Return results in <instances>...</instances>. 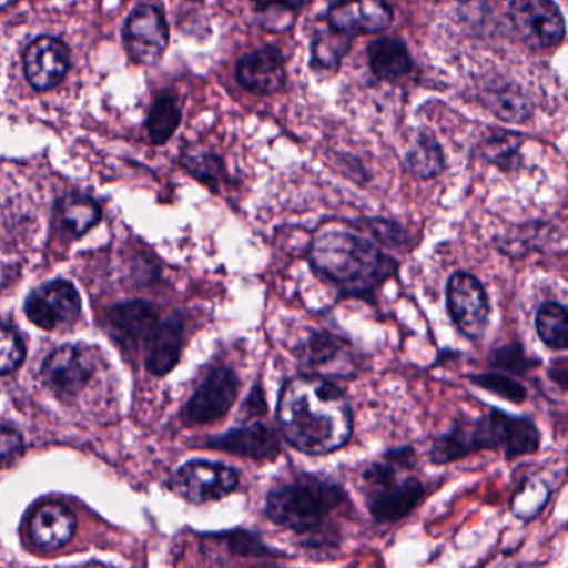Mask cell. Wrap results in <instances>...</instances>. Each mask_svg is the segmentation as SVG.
Masks as SVG:
<instances>
[{"label": "cell", "mask_w": 568, "mask_h": 568, "mask_svg": "<svg viewBox=\"0 0 568 568\" xmlns=\"http://www.w3.org/2000/svg\"><path fill=\"white\" fill-rule=\"evenodd\" d=\"M277 424L295 450L307 455H328L351 442L354 414L344 390L335 382L302 374L282 387Z\"/></svg>", "instance_id": "cell-1"}, {"label": "cell", "mask_w": 568, "mask_h": 568, "mask_svg": "<svg viewBox=\"0 0 568 568\" xmlns=\"http://www.w3.org/2000/svg\"><path fill=\"white\" fill-rule=\"evenodd\" d=\"M308 264L342 297L355 298L372 297L398 268L397 261L371 239L344 229L318 232L308 247Z\"/></svg>", "instance_id": "cell-2"}, {"label": "cell", "mask_w": 568, "mask_h": 568, "mask_svg": "<svg viewBox=\"0 0 568 568\" xmlns=\"http://www.w3.org/2000/svg\"><path fill=\"white\" fill-rule=\"evenodd\" d=\"M351 505L344 485L317 474H298L274 485L265 498L272 524L301 535L308 547L331 544L328 524Z\"/></svg>", "instance_id": "cell-3"}, {"label": "cell", "mask_w": 568, "mask_h": 568, "mask_svg": "<svg viewBox=\"0 0 568 568\" xmlns=\"http://www.w3.org/2000/svg\"><path fill=\"white\" fill-rule=\"evenodd\" d=\"M538 447L540 432L531 418L490 408L475 420L454 422L447 432L437 435L430 447V460L437 465L452 464L481 450L500 452L511 460L535 454Z\"/></svg>", "instance_id": "cell-4"}, {"label": "cell", "mask_w": 568, "mask_h": 568, "mask_svg": "<svg viewBox=\"0 0 568 568\" xmlns=\"http://www.w3.org/2000/svg\"><path fill=\"white\" fill-rule=\"evenodd\" d=\"M417 455L412 447L390 448L362 471L365 501L377 524L390 525L410 515L425 497L420 478L402 475L414 470Z\"/></svg>", "instance_id": "cell-5"}, {"label": "cell", "mask_w": 568, "mask_h": 568, "mask_svg": "<svg viewBox=\"0 0 568 568\" xmlns=\"http://www.w3.org/2000/svg\"><path fill=\"white\" fill-rule=\"evenodd\" d=\"M445 301L452 322L465 337L470 341L484 337L490 302L484 284L475 275L462 271L452 274L445 288Z\"/></svg>", "instance_id": "cell-6"}, {"label": "cell", "mask_w": 568, "mask_h": 568, "mask_svg": "<svg viewBox=\"0 0 568 568\" xmlns=\"http://www.w3.org/2000/svg\"><path fill=\"white\" fill-rule=\"evenodd\" d=\"M239 390L241 381L232 368H211L185 404L182 420L187 425H207L221 420L234 407Z\"/></svg>", "instance_id": "cell-7"}, {"label": "cell", "mask_w": 568, "mask_h": 568, "mask_svg": "<svg viewBox=\"0 0 568 568\" xmlns=\"http://www.w3.org/2000/svg\"><path fill=\"white\" fill-rule=\"evenodd\" d=\"M241 475L219 462L192 460L174 475V490L191 504L222 500L237 490Z\"/></svg>", "instance_id": "cell-8"}, {"label": "cell", "mask_w": 568, "mask_h": 568, "mask_svg": "<svg viewBox=\"0 0 568 568\" xmlns=\"http://www.w3.org/2000/svg\"><path fill=\"white\" fill-rule=\"evenodd\" d=\"M508 16L530 48H555L564 41L565 19L554 0H511Z\"/></svg>", "instance_id": "cell-9"}, {"label": "cell", "mask_w": 568, "mask_h": 568, "mask_svg": "<svg viewBox=\"0 0 568 568\" xmlns=\"http://www.w3.org/2000/svg\"><path fill=\"white\" fill-rule=\"evenodd\" d=\"M26 314L44 331L71 327L81 315V297L71 282L51 281L29 295Z\"/></svg>", "instance_id": "cell-10"}, {"label": "cell", "mask_w": 568, "mask_h": 568, "mask_svg": "<svg viewBox=\"0 0 568 568\" xmlns=\"http://www.w3.org/2000/svg\"><path fill=\"white\" fill-rule=\"evenodd\" d=\"M295 358L305 374L318 377H345L347 372H354L351 364V344L331 332H308L304 341L298 342L294 348Z\"/></svg>", "instance_id": "cell-11"}, {"label": "cell", "mask_w": 568, "mask_h": 568, "mask_svg": "<svg viewBox=\"0 0 568 568\" xmlns=\"http://www.w3.org/2000/svg\"><path fill=\"white\" fill-rule=\"evenodd\" d=\"M122 39L132 61L141 65H154L169 45V28L164 16L152 6H139L125 22Z\"/></svg>", "instance_id": "cell-12"}, {"label": "cell", "mask_w": 568, "mask_h": 568, "mask_svg": "<svg viewBox=\"0 0 568 568\" xmlns=\"http://www.w3.org/2000/svg\"><path fill=\"white\" fill-rule=\"evenodd\" d=\"M94 374L91 355L79 345H64L45 358L42 381L59 397H72L82 392Z\"/></svg>", "instance_id": "cell-13"}, {"label": "cell", "mask_w": 568, "mask_h": 568, "mask_svg": "<svg viewBox=\"0 0 568 568\" xmlns=\"http://www.w3.org/2000/svg\"><path fill=\"white\" fill-rule=\"evenodd\" d=\"M392 19L387 0H335L327 12L328 26L348 38L387 31Z\"/></svg>", "instance_id": "cell-14"}, {"label": "cell", "mask_w": 568, "mask_h": 568, "mask_svg": "<svg viewBox=\"0 0 568 568\" xmlns=\"http://www.w3.org/2000/svg\"><path fill=\"white\" fill-rule=\"evenodd\" d=\"M69 65L71 54L61 39L44 36L36 39L26 51V78L36 91H51L58 88L68 75Z\"/></svg>", "instance_id": "cell-15"}, {"label": "cell", "mask_w": 568, "mask_h": 568, "mask_svg": "<svg viewBox=\"0 0 568 568\" xmlns=\"http://www.w3.org/2000/svg\"><path fill=\"white\" fill-rule=\"evenodd\" d=\"M212 450L227 452L254 462H274L281 455V438L277 432L262 422L232 428L205 442Z\"/></svg>", "instance_id": "cell-16"}, {"label": "cell", "mask_w": 568, "mask_h": 568, "mask_svg": "<svg viewBox=\"0 0 568 568\" xmlns=\"http://www.w3.org/2000/svg\"><path fill=\"white\" fill-rule=\"evenodd\" d=\"M78 518L59 501H45L36 507L29 518V540L38 550L51 554L61 550L74 538Z\"/></svg>", "instance_id": "cell-17"}, {"label": "cell", "mask_w": 568, "mask_h": 568, "mask_svg": "<svg viewBox=\"0 0 568 568\" xmlns=\"http://www.w3.org/2000/svg\"><path fill=\"white\" fill-rule=\"evenodd\" d=\"M239 84L252 94L271 95L285 84V65L281 52L274 48L248 52L235 69Z\"/></svg>", "instance_id": "cell-18"}, {"label": "cell", "mask_w": 568, "mask_h": 568, "mask_svg": "<svg viewBox=\"0 0 568 568\" xmlns=\"http://www.w3.org/2000/svg\"><path fill=\"white\" fill-rule=\"evenodd\" d=\"M109 322L115 341L128 351H138L142 345H148L161 324L154 307L144 301L115 305L109 314Z\"/></svg>", "instance_id": "cell-19"}, {"label": "cell", "mask_w": 568, "mask_h": 568, "mask_svg": "<svg viewBox=\"0 0 568 568\" xmlns=\"http://www.w3.org/2000/svg\"><path fill=\"white\" fill-rule=\"evenodd\" d=\"M182 344H184V321L181 317H171L159 324L148 344L149 372L158 377L168 375L179 364Z\"/></svg>", "instance_id": "cell-20"}, {"label": "cell", "mask_w": 568, "mask_h": 568, "mask_svg": "<svg viewBox=\"0 0 568 568\" xmlns=\"http://www.w3.org/2000/svg\"><path fill=\"white\" fill-rule=\"evenodd\" d=\"M368 64L382 81L394 82L410 72L407 45L398 38H382L368 45Z\"/></svg>", "instance_id": "cell-21"}, {"label": "cell", "mask_w": 568, "mask_h": 568, "mask_svg": "<svg viewBox=\"0 0 568 568\" xmlns=\"http://www.w3.org/2000/svg\"><path fill=\"white\" fill-rule=\"evenodd\" d=\"M351 39L331 26L327 29H318L312 39V65L322 71H337L351 51Z\"/></svg>", "instance_id": "cell-22"}, {"label": "cell", "mask_w": 568, "mask_h": 568, "mask_svg": "<svg viewBox=\"0 0 568 568\" xmlns=\"http://www.w3.org/2000/svg\"><path fill=\"white\" fill-rule=\"evenodd\" d=\"M101 217L102 212L98 202L85 197V195H69L59 204V219H61L62 227L74 237H81L85 232L91 231L99 224Z\"/></svg>", "instance_id": "cell-23"}, {"label": "cell", "mask_w": 568, "mask_h": 568, "mask_svg": "<svg viewBox=\"0 0 568 568\" xmlns=\"http://www.w3.org/2000/svg\"><path fill=\"white\" fill-rule=\"evenodd\" d=\"M568 312L560 302L548 301L535 314V328L540 341L554 351H565L568 345Z\"/></svg>", "instance_id": "cell-24"}, {"label": "cell", "mask_w": 568, "mask_h": 568, "mask_svg": "<svg viewBox=\"0 0 568 568\" xmlns=\"http://www.w3.org/2000/svg\"><path fill=\"white\" fill-rule=\"evenodd\" d=\"M181 119V109L175 99L171 95H161L152 105L148 122H145L152 144H165L178 131Z\"/></svg>", "instance_id": "cell-25"}, {"label": "cell", "mask_w": 568, "mask_h": 568, "mask_svg": "<svg viewBox=\"0 0 568 568\" xmlns=\"http://www.w3.org/2000/svg\"><path fill=\"white\" fill-rule=\"evenodd\" d=\"M408 169L422 179L437 178L444 171V154L437 141L422 135L407 155Z\"/></svg>", "instance_id": "cell-26"}, {"label": "cell", "mask_w": 568, "mask_h": 568, "mask_svg": "<svg viewBox=\"0 0 568 568\" xmlns=\"http://www.w3.org/2000/svg\"><path fill=\"white\" fill-rule=\"evenodd\" d=\"M214 540L221 541L229 548L234 557H255V558H277L285 557L282 551L268 547L261 537L252 534V531L234 530L229 534L212 537Z\"/></svg>", "instance_id": "cell-27"}, {"label": "cell", "mask_w": 568, "mask_h": 568, "mask_svg": "<svg viewBox=\"0 0 568 568\" xmlns=\"http://www.w3.org/2000/svg\"><path fill=\"white\" fill-rule=\"evenodd\" d=\"M488 364L495 371L507 372V374L511 375H524L531 371V368L538 367L541 361L540 358L527 355L520 342H510V344L495 348L488 355Z\"/></svg>", "instance_id": "cell-28"}, {"label": "cell", "mask_w": 568, "mask_h": 568, "mask_svg": "<svg viewBox=\"0 0 568 568\" xmlns=\"http://www.w3.org/2000/svg\"><path fill=\"white\" fill-rule=\"evenodd\" d=\"M261 26L271 32L287 31L297 18V2L294 0H254Z\"/></svg>", "instance_id": "cell-29"}, {"label": "cell", "mask_w": 568, "mask_h": 568, "mask_svg": "<svg viewBox=\"0 0 568 568\" xmlns=\"http://www.w3.org/2000/svg\"><path fill=\"white\" fill-rule=\"evenodd\" d=\"M470 382L481 390L490 392L511 404H524L527 400V388L520 382L505 375L504 372H485V374L470 375Z\"/></svg>", "instance_id": "cell-30"}, {"label": "cell", "mask_w": 568, "mask_h": 568, "mask_svg": "<svg viewBox=\"0 0 568 568\" xmlns=\"http://www.w3.org/2000/svg\"><path fill=\"white\" fill-rule=\"evenodd\" d=\"M550 497V488L540 480H527L511 500V511L521 520H531L544 510Z\"/></svg>", "instance_id": "cell-31"}, {"label": "cell", "mask_w": 568, "mask_h": 568, "mask_svg": "<svg viewBox=\"0 0 568 568\" xmlns=\"http://www.w3.org/2000/svg\"><path fill=\"white\" fill-rule=\"evenodd\" d=\"M24 361V342L11 327L0 324V375L12 374Z\"/></svg>", "instance_id": "cell-32"}, {"label": "cell", "mask_w": 568, "mask_h": 568, "mask_svg": "<svg viewBox=\"0 0 568 568\" xmlns=\"http://www.w3.org/2000/svg\"><path fill=\"white\" fill-rule=\"evenodd\" d=\"M364 227L371 234V237L384 247L400 248L407 245V231L395 222L374 219V221L365 222Z\"/></svg>", "instance_id": "cell-33"}, {"label": "cell", "mask_w": 568, "mask_h": 568, "mask_svg": "<svg viewBox=\"0 0 568 568\" xmlns=\"http://www.w3.org/2000/svg\"><path fill=\"white\" fill-rule=\"evenodd\" d=\"M182 164L194 178L201 179L205 184H215L221 178L222 164L214 155L204 152L185 151Z\"/></svg>", "instance_id": "cell-34"}, {"label": "cell", "mask_w": 568, "mask_h": 568, "mask_svg": "<svg viewBox=\"0 0 568 568\" xmlns=\"http://www.w3.org/2000/svg\"><path fill=\"white\" fill-rule=\"evenodd\" d=\"M24 454V438L14 428L0 427V468L9 467Z\"/></svg>", "instance_id": "cell-35"}, {"label": "cell", "mask_w": 568, "mask_h": 568, "mask_svg": "<svg viewBox=\"0 0 568 568\" xmlns=\"http://www.w3.org/2000/svg\"><path fill=\"white\" fill-rule=\"evenodd\" d=\"M265 414H267V398H265L262 385L255 384L248 397L245 398L244 405H242L241 418L248 422L251 418L261 417Z\"/></svg>", "instance_id": "cell-36"}, {"label": "cell", "mask_w": 568, "mask_h": 568, "mask_svg": "<svg viewBox=\"0 0 568 568\" xmlns=\"http://www.w3.org/2000/svg\"><path fill=\"white\" fill-rule=\"evenodd\" d=\"M520 142L521 139L518 138V134H508V132L507 134H501V138L495 139L488 145V158L497 162L508 161V159L514 158Z\"/></svg>", "instance_id": "cell-37"}, {"label": "cell", "mask_w": 568, "mask_h": 568, "mask_svg": "<svg viewBox=\"0 0 568 568\" xmlns=\"http://www.w3.org/2000/svg\"><path fill=\"white\" fill-rule=\"evenodd\" d=\"M548 375H550L551 382L561 388V392H567L568 382V365L567 358L561 357L555 361L554 364L548 368Z\"/></svg>", "instance_id": "cell-38"}, {"label": "cell", "mask_w": 568, "mask_h": 568, "mask_svg": "<svg viewBox=\"0 0 568 568\" xmlns=\"http://www.w3.org/2000/svg\"><path fill=\"white\" fill-rule=\"evenodd\" d=\"M194 2H201V0H194Z\"/></svg>", "instance_id": "cell-39"}]
</instances>
